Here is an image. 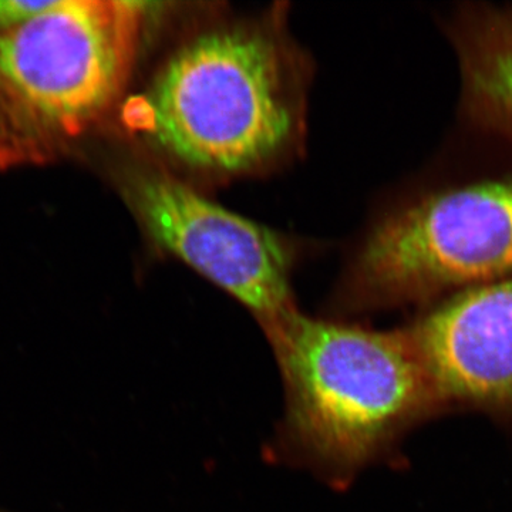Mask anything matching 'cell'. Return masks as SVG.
<instances>
[{"label": "cell", "mask_w": 512, "mask_h": 512, "mask_svg": "<svg viewBox=\"0 0 512 512\" xmlns=\"http://www.w3.org/2000/svg\"><path fill=\"white\" fill-rule=\"evenodd\" d=\"M0 512H10V511L2 510V508H0Z\"/></svg>", "instance_id": "obj_9"}, {"label": "cell", "mask_w": 512, "mask_h": 512, "mask_svg": "<svg viewBox=\"0 0 512 512\" xmlns=\"http://www.w3.org/2000/svg\"><path fill=\"white\" fill-rule=\"evenodd\" d=\"M127 192L158 247L241 302L262 328L295 309L291 249L276 232L156 168L137 170Z\"/></svg>", "instance_id": "obj_5"}, {"label": "cell", "mask_w": 512, "mask_h": 512, "mask_svg": "<svg viewBox=\"0 0 512 512\" xmlns=\"http://www.w3.org/2000/svg\"><path fill=\"white\" fill-rule=\"evenodd\" d=\"M512 275V181L443 192L390 217L357 259L355 285L403 299Z\"/></svg>", "instance_id": "obj_4"}, {"label": "cell", "mask_w": 512, "mask_h": 512, "mask_svg": "<svg viewBox=\"0 0 512 512\" xmlns=\"http://www.w3.org/2000/svg\"><path fill=\"white\" fill-rule=\"evenodd\" d=\"M437 400L512 410V279L476 286L412 330Z\"/></svg>", "instance_id": "obj_6"}, {"label": "cell", "mask_w": 512, "mask_h": 512, "mask_svg": "<svg viewBox=\"0 0 512 512\" xmlns=\"http://www.w3.org/2000/svg\"><path fill=\"white\" fill-rule=\"evenodd\" d=\"M468 90L495 116L512 124V15L483 20L463 46Z\"/></svg>", "instance_id": "obj_7"}, {"label": "cell", "mask_w": 512, "mask_h": 512, "mask_svg": "<svg viewBox=\"0 0 512 512\" xmlns=\"http://www.w3.org/2000/svg\"><path fill=\"white\" fill-rule=\"evenodd\" d=\"M285 47L268 30L218 26L174 50L131 101L127 126L173 163L242 174L271 163L299 123Z\"/></svg>", "instance_id": "obj_2"}, {"label": "cell", "mask_w": 512, "mask_h": 512, "mask_svg": "<svg viewBox=\"0 0 512 512\" xmlns=\"http://www.w3.org/2000/svg\"><path fill=\"white\" fill-rule=\"evenodd\" d=\"M55 2H26V0H0V30L8 32L36 18Z\"/></svg>", "instance_id": "obj_8"}, {"label": "cell", "mask_w": 512, "mask_h": 512, "mask_svg": "<svg viewBox=\"0 0 512 512\" xmlns=\"http://www.w3.org/2000/svg\"><path fill=\"white\" fill-rule=\"evenodd\" d=\"M264 330L284 379L282 443L325 476H352L437 402L412 330L379 332L296 308Z\"/></svg>", "instance_id": "obj_1"}, {"label": "cell", "mask_w": 512, "mask_h": 512, "mask_svg": "<svg viewBox=\"0 0 512 512\" xmlns=\"http://www.w3.org/2000/svg\"><path fill=\"white\" fill-rule=\"evenodd\" d=\"M144 10L117 0H57L0 35V144L35 151L76 137L123 92Z\"/></svg>", "instance_id": "obj_3"}]
</instances>
